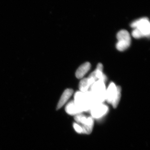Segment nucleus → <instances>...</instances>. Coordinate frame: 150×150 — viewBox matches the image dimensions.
Listing matches in <instances>:
<instances>
[{"instance_id": "6e6552de", "label": "nucleus", "mask_w": 150, "mask_h": 150, "mask_svg": "<svg viewBox=\"0 0 150 150\" xmlns=\"http://www.w3.org/2000/svg\"><path fill=\"white\" fill-rule=\"evenodd\" d=\"M96 81L93 78L88 77L83 79L80 82L79 85V88L80 91L83 93H85L88 91L90 88H91V86Z\"/></svg>"}, {"instance_id": "f257e3e1", "label": "nucleus", "mask_w": 150, "mask_h": 150, "mask_svg": "<svg viewBox=\"0 0 150 150\" xmlns=\"http://www.w3.org/2000/svg\"><path fill=\"white\" fill-rule=\"evenodd\" d=\"M74 101L76 106L81 112L90 110L94 105L97 104L90 91L85 93L77 92L75 94Z\"/></svg>"}, {"instance_id": "423d86ee", "label": "nucleus", "mask_w": 150, "mask_h": 150, "mask_svg": "<svg viewBox=\"0 0 150 150\" xmlns=\"http://www.w3.org/2000/svg\"><path fill=\"white\" fill-rule=\"evenodd\" d=\"M131 26L140 30L144 37H149L150 33V23L147 18H143L133 22Z\"/></svg>"}, {"instance_id": "39448f33", "label": "nucleus", "mask_w": 150, "mask_h": 150, "mask_svg": "<svg viewBox=\"0 0 150 150\" xmlns=\"http://www.w3.org/2000/svg\"><path fill=\"white\" fill-rule=\"evenodd\" d=\"M117 38L118 42L116 44L117 50L123 51L128 49L130 47L131 43V38L128 31L125 30H122L118 33Z\"/></svg>"}, {"instance_id": "7ed1b4c3", "label": "nucleus", "mask_w": 150, "mask_h": 150, "mask_svg": "<svg viewBox=\"0 0 150 150\" xmlns=\"http://www.w3.org/2000/svg\"><path fill=\"white\" fill-rule=\"evenodd\" d=\"M91 92L96 103H102L106 98V89L105 82L101 80L96 81L91 86Z\"/></svg>"}, {"instance_id": "9b49d317", "label": "nucleus", "mask_w": 150, "mask_h": 150, "mask_svg": "<svg viewBox=\"0 0 150 150\" xmlns=\"http://www.w3.org/2000/svg\"><path fill=\"white\" fill-rule=\"evenodd\" d=\"M65 110L68 114L71 115H77L82 113L76 106L74 100L68 103L65 108Z\"/></svg>"}, {"instance_id": "20e7f679", "label": "nucleus", "mask_w": 150, "mask_h": 150, "mask_svg": "<svg viewBox=\"0 0 150 150\" xmlns=\"http://www.w3.org/2000/svg\"><path fill=\"white\" fill-rule=\"evenodd\" d=\"M74 119L78 124H81L79 125L82 129L83 133L89 134L91 133L94 125L92 117H87L81 113L76 115Z\"/></svg>"}, {"instance_id": "1a4fd4ad", "label": "nucleus", "mask_w": 150, "mask_h": 150, "mask_svg": "<svg viewBox=\"0 0 150 150\" xmlns=\"http://www.w3.org/2000/svg\"><path fill=\"white\" fill-rule=\"evenodd\" d=\"M73 93H74V91L72 89L68 88L65 90V91L62 94L60 100L58 103L57 108H56V110H59V109L63 107V105L66 104L67 101L69 100L72 95Z\"/></svg>"}, {"instance_id": "ddd939ff", "label": "nucleus", "mask_w": 150, "mask_h": 150, "mask_svg": "<svg viewBox=\"0 0 150 150\" xmlns=\"http://www.w3.org/2000/svg\"><path fill=\"white\" fill-rule=\"evenodd\" d=\"M74 128L75 131H76L79 134L83 133V130L79 124L77 123H74Z\"/></svg>"}, {"instance_id": "0eeeda50", "label": "nucleus", "mask_w": 150, "mask_h": 150, "mask_svg": "<svg viewBox=\"0 0 150 150\" xmlns=\"http://www.w3.org/2000/svg\"><path fill=\"white\" fill-rule=\"evenodd\" d=\"M91 112L93 118H99L103 116L108 110V108L102 103H98L91 109Z\"/></svg>"}, {"instance_id": "9d476101", "label": "nucleus", "mask_w": 150, "mask_h": 150, "mask_svg": "<svg viewBox=\"0 0 150 150\" xmlns=\"http://www.w3.org/2000/svg\"><path fill=\"white\" fill-rule=\"evenodd\" d=\"M91 65L89 62H86L78 68L76 72V77L78 79H82L91 69Z\"/></svg>"}, {"instance_id": "f03ea898", "label": "nucleus", "mask_w": 150, "mask_h": 150, "mask_svg": "<svg viewBox=\"0 0 150 150\" xmlns=\"http://www.w3.org/2000/svg\"><path fill=\"white\" fill-rule=\"evenodd\" d=\"M121 88L120 86H116L111 82L106 90L105 100L108 103L112 105V107L116 108L119 104L121 98Z\"/></svg>"}, {"instance_id": "f8f14e48", "label": "nucleus", "mask_w": 150, "mask_h": 150, "mask_svg": "<svg viewBox=\"0 0 150 150\" xmlns=\"http://www.w3.org/2000/svg\"><path fill=\"white\" fill-rule=\"evenodd\" d=\"M132 35L134 38H136V39H139V38L144 37L142 33L140 32V30L137 28H134V30L132 31Z\"/></svg>"}]
</instances>
